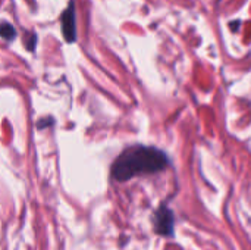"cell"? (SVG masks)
Here are the masks:
<instances>
[{"mask_svg": "<svg viewBox=\"0 0 251 250\" xmlns=\"http://www.w3.org/2000/svg\"><path fill=\"white\" fill-rule=\"evenodd\" d=\"M169 165L166 153L151 146H132L124 150L112 165V177L125 183L137 175L156 174Z\"/></svg>", "mask_w": 251, "mask_h": 250, "instance_id": "6da1fadb", "label": "cell"}, {"mask_svg": "<svg viewBox=\"0 0 251 250\" xmlns=\"http://www.w3.org/2000/svg\"><path fill=\"white\" fill-rule=\"evenodd\" d=\"M153 227L154 231L163 237H174L175 228V217L174 212L166 206L162 205L153 215Z\"/></svg>", "mask_w": 251, "mask_h": 250, "instance_id": "7a4b0ae2", "label": "cell"}, {"mask_svg": "<svg viewBox=\"0 0 251 250\" xmlns=\"http://www.w3.org/2000/svg\"><path fill=\"white\" fill-rule=\"evenodd\" d=\"M62 24V34L68 43H74L76 40V16H75V3L74 0L69 1L68 7L60 16Z\"/></svg>", "mask_w": 251, "mask_h": 250, "instance_id": "3957f363", "label": "cell"}, {"mask_svg": "<svg viewBox=\"0 0 251 250\" xmlns=\"http://www.w3.org/2000/svg\"><path fill=\"white\" fill-rule=\"evenodd\" d=\"M0 37L7 41L13 40L16 37V31H15L13 25L6 21H0Z\"/></svg>", "mask_w": 251, "mask_h": 250, "instance_id": "277c9868", "label": "cell"}, {"mask_svg": "<svg viewBox=\"0 0 251 250\" xmlns=\"http://www.w3.org/2000/svg\"><path fill=\"white\" fill-rule=\"evenodd\" d=\"M54 124V121H53V118L51 116H49V118H41L38 122H37V128H44V127H50V125H53Z\"/></svg>", "mask_w": 251, "mask_h": 250, "instance_id": "5b68a950", "label": "cell"}, {"mask_svg": "<svg viewBox=\"0 0 251 250\" xmlns=\"http://www.w3.org/2000/svg\"><path fill=\"white\" fill-rule=\"evenodd\" d=\"M28 35H29V38L26 40V49L29 52H32L34 50V46H35V41H37V35L35 34H28Z\"/></svg>", "mask_w": 251, "mask_h": 250, "instance_id": "8992f818", "label": "cell"}]
</instances>
